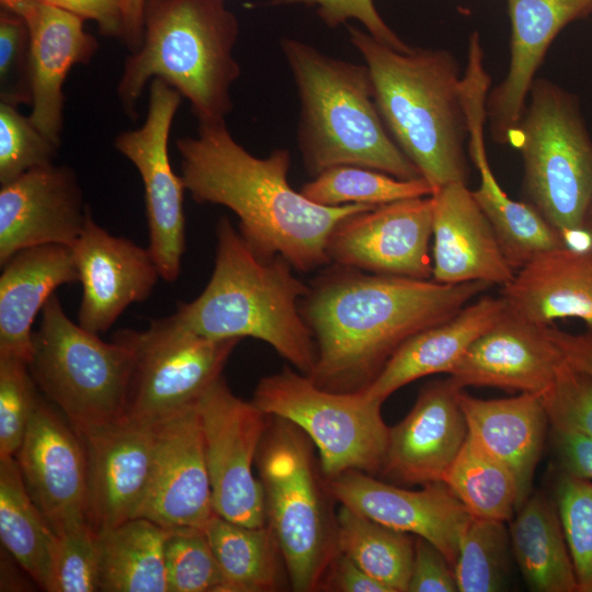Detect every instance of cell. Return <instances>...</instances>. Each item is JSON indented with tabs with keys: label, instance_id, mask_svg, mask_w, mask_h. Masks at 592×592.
Returning <instances> with one entry per match:
<instances>
[{
	"label": "cell",
	"instance_id": "6da1fadb",
	"mask_svg": "<svg viewBox=\"0 0 592 592\" xmlns=\"http://www.w3.org/2000/svg\"><path fill=\"white\" fill-rule=\"evenodd\" d=\"M491 286L481 281L442 284L333 264L300 301L317 351L309 377L327 390H362L403 342L449 319Z\"/></svg>",
	"mask_w": 592,
	"mask_h": 592
},
{
	"label": "cell",
	"instance_id": "7a4b0ae2",
	"mask_svg": "<svg viewBox=\"0 0 592 592\" xmlns=\"http://www.w3.org/2000/svg\"><path fill=\"white\" fill-rule=\"evenodd\" d=\"M175 148L193 201L229 208L255 253L282 255L300 272L330 263L327 244L338 223L374 207L309 201L288 182L289 150L277 148L258 158L231 136L226 122L198 125L196 136L178 138Z\"/></svg>",
	"mask_w": 592,
	"mask_h": 592
},
{
	"label": "cell",
	"instance_id": "3957f363",
	"mask_svg": "<svg viewBox=\"0 0 592 592\" xmlns=\"http://www.w3.org/2000/svg\"><path fill=\"white\" fill-rule=\"evenodd\" d=\"M349 37L367 66L375 101L391 137L433 192L468 181L463 76L444 48L394 49L349 25Z\"/></svg>",
	"mask_w": 592,
	"mask_h": 592
},
{
	"label": "cell",
	"instance_id": "277c9868",
	"mask_svg": "<svg viewBox=\"0 0 592 592\" xmlns=\"http://www.w3.org/2000/svg\"><path fill=\"white\" fill-rule=\"evenodd\" d=\"M239 32L226 0H146L141 45L117 83L124 112L138 118L145 88L157 78L189 101L198 125L226 122L230 88L241 76L234 54Z\"/></svg>",
	"mask_w": 592,
	"mask_h": 592
},
{
	"label": "cell",
	"instance_id": "5b68a950",
	"mask_svg": "<svg viewBox=\"0 0 592 592\" xmlns=\"http://www.w3.org/2000/svg\"><path fill=\"white\" fill-rule=\"evenodd\" d=\"M293 270L282 255L255 253L223 216L216 225L212 276L204 291L192 301L180 304L173 315L203 337L261 340L309 376L317 351L300 312L309 286Z\"/></svg>",
	"mask_w": 592,
	"mask_h": 592
},
{
	"label": "cell",
	"instance_id": "8992f818",
	"mask_svg": "<svg viewBox=\"0 0 592 592\" xmlns=\"http://www.w3.org/2000/svg\"><path fill=\"white\" fill-rule=\"evenodd\" d=\"M280 47L299 99L296 138L310 174L358 166L400 180L422 178L388 132L365 64L332 57L292 37L282 38Z\"/></svg>",
	"mask_w": 592,
	"mask_h": 592
},
{
	"label": "cell",
	"instance_id": "52a82bcc",
	"mask_svg": "<svg viewBox=\"0 0 592 592\" xmlns=\"http://www.w3.org/2000/svg\"><path fill=\"white\" fill-rule=\"evenodd\" d=\"M312 442L293 423L270 415L255 467L266 524L280 546L294 591H319L335 556L337 514L314 456Z\"/></svg>",
	"mask_w": 592,
	"mask_h": 592
},
{
	"label": "cell",
	"instance_id": "ba28073f",
	"mask_svg": "<svg viewBox=\"0 0 592 592\" xmlns=\"http://www.w3.org/2000/svg\"><path fill=\"white\" fill-rule=\"evenodd\" d=\"M509 145L523 160V192L532 205L573 246L584 230L592 202V138L578 96L535 79Z\"/></svg>",
	"mask_w": 592,
	"mask_h": 592
},
{
	"label": "cell",
	"instance_id": "9c48e42d",
	"mask_svg": "<svg viewBox=\"0 0 592 592\" xmlns=\"http://www.w3.org/2000/svg\"><path fill=\"white\" fill-rule=\"evenodd\" d=\"M133 351L105 342L65 312L54 294L33 331L29 368L37 387L80 436L124 418Z\"/></svg>",
	"mask_w": 592,
	"mask_h": 592
},
{
	"label": "cell",
	"instance_id": "30bf717a",
	"mask_svg": "<svg viewBox=\"0 0 592 592\" xmlns=\"http://www.w3.org/2000/svg\"><path fill=\"white\" fill-rule=\"evenodd\" d=\"M252 402L300 429L316 446L325 480L349 470L382 473L388 444L382 405L361 391L337 392L284 367L258 383Z\"/></svg>",
	"mask_w": 592,
	"mask_h": 592
},
{
	"label": "cell",
	"instance_id": "8fae6325",
	"mask_svg": "<svg viewBox=\"0 0 592 592\" xmlns=\"http://www.w3.org/2000/svg\"><path fill=\"white\" fill-rule=\"evenodd\" d=\"M114 335L133 351L124 418L148 424L195 405L223 376L241 340L200 335L173 314L152 320L145 330L122 329Z\"/></svg>",
	"mask_w": 592,
	"mask_h": 592
},
{
	"label": "cell",
	"instance_id": "7c38bea8",
	"mask_svg": "<svg viewBox=\"0 0 592 592\" xmlns=\"http://www.w3.org/2000/svg\"><path fill=\"white\" fill-rule=\"evenodd\" d=\"M196 408L215 513L240 525H265L264 492L253 466L270 415L234 395L223 376Z\"/></svg>",
	"mask_w": 592,
	"mask_h": 592
},
{
	"label": "cell",
	"instance_id": "4fadbf2b",
	"mask_svg": "<svg viewBox=\"0 0 592 592\" xmlns=\"http://www.w3.org/2000/svg\"><path fill=\"white\" fill-rule=\"evenodd\" d=\"M183 96L161 79L149 83L145 122L135 129L119 133L115 149L138 171L145 197L149 250L161 278L172 283L182 270L185 251V185L169 159L168 144L174 116Z\"/></svg>",
	"mask_w": 592,
	"mask_h": 592
},
{
	"label": "cell",
	"instance_id": "5bb4252c",
	"mask_svg": "<svg viewBox=\"0 0 592 592\" xmlns=\"http://www.w3.org/2000/svg\"><path fill=\"white\" fill-rule=\"evenodd\" d=\"M432 196L395 201L342 219L327 254L333 264L363 272L431 280Z\"/></svg>",
	"mask_w": 592,
	"mask_h": 592
},
{
	"label": "cell",
	"instance_id": "9a60e30c",
	"mask_svg": "<svg viewBox=\"0 0 592 592\" xmlns=\"http://www.w3.org/2000/svg\"><path fill=\"white\" fill-rule=\"evenodd\" d=\"M31 498L54 533L89 523V470L84 442L53 406L39 398L14 455Z\"/></svg>",
	"mask_w": 592,
	"mask_h": 592
},
{
	"label": "cell",
	"instance_id": "2e32d148",
	"mask_svg": "<svg viewBox=\"0 0 592 592\" xmlns=\"http://www.w3.org/2000/svg\"><path fill=\"white\" fill-rule=\"evenodd\" d=\"M91 214L77 174L69 166L53 162L2 184L0 265L27 248H71Z\"/></svg>",
	"mask_w": 592,
	"mask_h": 592
},
{
	"label": "cell",
	"instance_id": "e0dca14e",
	"mask_svg": "<svg viewBox=\"0 0 592 592\" xmlns=\"http://www.w3.org/2000/svg\"><path fill=\"white\" fill-rule=\"evenodd\" d=\"M71 250L82 286L78 323L99 335L145 301L161 277L149 248L110 234L92 214Z\"/></svg>",
	"mask_w": 592,
	"mask_h": 592
},
{
	"label": "cell",
	"instance_id": "ac0fdd59",
	"mask_svg": "<svg viewBox=\"0 0 592 592\" xmlns=\"http://www.w3.org/2000/svg\"><path fill=\"white\" fill-rule=\"evenodd\" d=\"M340 504L391 528L422 537L439 548L454 568L463 535L473 516L443 483L407 490L373 475L349 470L326 480Z\"/></svg>",
	"mask_w": 592,
	"mask_h": 592
},
{
	"label": "cell",
	"instance_id": "d6986e66",
	"mask_svg": "<svg viewBox=\"0 0 592 592\" xmlns=\"http://www.w3.org/2000/svg\"><path fill=\"white\" fill-rule=\"evenodd\" d=\"M157 424L122 418L83 436L89 523L96 531L139 517L155 463Z\"/></svg>",
	"mask_w": 592,
	"mask_h": 592
},
{
	"label": "cell",
	"instance_id": "ffe728a7",
	"mask_svg": "<svg viewBox=\"0 0 592 592\" xmlns=\"http://www.w3.org/2000/svg\"><path fill=\"white\" fill-rule=\"evenodd\" d=\"M196 403L157 425L149 491L139 517L164 528H204L215 515Z\"/></svg>",
	"mask_w": 592,
	"mask_h": 592
},
{
	"label": "cell",
	"instance_id": "44dd1931",
	"mask_svg": "<svg viewBox=\"0 0 592 592\" xmlns=\"http://www.w3.org/2000/svg\"><path fill=\"white\" fill-rule=\"evenodd\" d=\"M463 389L448 376L420 390L409 413L389 428L382 474L409 485L443 482L468 434Z\"/></svg>",
	"mask_w": 592,
	"mask_h": 592
},
{
	"label": "cell",
	"instance_id": "7402d4cb",
	"mask_svg": "<svg viewBox=\"0 0 592 592\" xmlns=\"http://www.w3.org/2000/svg\"><path fill=\"white\" fill-rule=\"evenodd\" d=\"M490 81L485 67L478 64L467 67L463 76L468 153L480 174V184L471 192L490 221L504 257L516 272L538 254L567 243L532 205L509 197L490 168L483 137Z\"/></svg>",
	"mask_w": 592,
	"mask_h": 592
},
{
	"label": "cell",
	"instance_id": "603a6c76",
	"mask_svg": "<svg viewBox=\"0 0 592 592\" xmlns=\"http://www.w3.org/2000/svg\"><path fill=\"white\" fill-rule=\"evenodd\" d=\"M566 362L548 326L506 307L503 316L467 349L448 374L460 387H496L543 394Z\"/></svg>",
	"mask_w": 592,
	"mask_h": 592
},
{
	"label": "cell",
	"instance_id": "cb8c5ba5",
	"mask_svg": "<svg viewBox=\"0 0 592 592\" xmlns=\"http://www.w3.org/2000/svg\"><path fill=\"white\" fill-rule=\"evenodd\" d=\"M511 20L509 69L489 90L486 119L492 139L509 145L520 124L535 76L555 37L592 12V0H506Z\"/></svg>",
	"mask_w": 592,
	"mask_h": 592
},
{
	"label": "cell",
	"instance_id": "d4e9b609",
	"mask_svg": "<svg viewBox=\"0 0 592 592\" xmlns=\"http://www.w3.org/2000/svg\"><path fill=\"white\" fill-rule=\"evenodd\" d=\"M431 196L432 280L451 285L475 281L501 287L508 284L515 271L467 183L446 184Z\"/></svg>",
	"mask_w": 592,
	"mask_h": 592
},
{
	"label": "cell",
	"instance_id": "484cf974",
	"mask_svg": "<svg viewBox=\"0 0 592 592\" xmlns=\"http://www.w3.org/2000/svg\"><path fill=\"white\" fill-rule=\"evenodd\" d=\"M23 18L31 33L32 102L29 116L59 146L65 103L62 86L73 66L91 61L99 44L84 30L82 18L54 4L35 7Z\"/></svg>",
	"mask_w": 592,
	"mask_h": 592
},
{
	"label": "cell",
	"instance_id": "4316f807",
	"mask_svg": "<svg viewBox=\"0 0 592 592\" xmlns=\"http://www.w3.org/2000/svg\"><path fill=\"white\" fill-rule=\"evenodd\" d=\"M513 314L537 325L577 318L592 331V239L535 257L501 287Z\"/></svg>",
	"mask_w": 592,
	"mask_h": 592
},
{
	"label": "cell",
	"instance_id": "83f0119b",
	"mask_svg": "<svg viewBox=\"0 0 592 592\" xmlns=\"http://www.w3.org/2000/svg\"><path fill=\"white\" fill-rule=\"evenodd\" d=\"M504 299L482 295L449 319L409 338L387 361L374 380L361 391L367 399L383 402L399 388L421 377L446 373L473 342L505 312Z\"/></svg>",
	"mask_w": 592,
	"mask_h": 592
},
{
	"label": "cell",
	"instance_id": "f1b7e54d",
	"mask_svg": "<svg viewBox=\"0 0 592 592\" xmlns=\"http://www.w3.org/2000/svg\"><path fill=\"white\" fill-rule=\"evenodd\" d=\"M79 282L70 247L27 248L1 265L0 355L29 364L33 353L32 325L55 291Z\"/></svg>",
	"mask_w": 592,
	"mask_h": 592
},
{
	"label": "cell",
	"instance_id": "f546056e",
	"mask_svg": "<svg viewBox=\"0 0 592 592\" xmlns=\"http://www.w3.org/2000/svg\"><path fill=\"white\" fill-rule=\"evenodd\" d=\"M459 402L468 435L514 475L520 508L531 496L549 424L540 395L479 399L463 389Z\"/></svg>",
	"mask_w": 592,
	"mask_h": 592
},
{
	"label": "cell",
	"instance_id": "4dcf8cb0",
	"mask_svg": "<svg viewBox=\"0 0 592 592\" xmlns=\"http://www.w3.org/2000/svg\"><path fill=\"white\" fill-rule=\"evenodd\" d=\"M510 543L532 590L580 592L555 502L530 496L511 523Z\"/></svg>",
	"mask_w": 592,
	"mask_h": 592
},
{
	"label": "cell",
	"instance_id": "1f68e13d",
	"mask_svg": "<svg viewBox=\"0 0 592 592\" xmlns=\"http://www.w3.org/2000/svg\"><path fill=\"white\" fill-rule=\"evenodd\" d=\"M169 528L135 517L99 532L100 591L168 592L164 544Z\"/></svg>",
	"mask_w": 592,
	"mask_h": 592
},
{
	"label": "cell",
	"instance_id": "d6a6232c",
	"mask_svg": "<svg viewBox=\"0 0 592 592\" xmlns=\"http://www.w3.org/2000/svg\"><path fill=\"white\" fill-rule=\"evenodd\" d=\"M205 532L220 569V592H273L288 581L280 546L267 524L251 527L215 514Z\"/></svg>",
	"mask_w": 592,
	"mask_h": 592
},
{
	"label": "cell",
	"instance_id": "836d02e7",
	"mask_svg": "<svg viewBox=\"0 0 592 592\" xmlns=\"http://www.w3.org/2000/svg\"><path fill=\"white\" fill-rule=\"evenodd\" d=\"M0 539L34 583L46 591L56 534L27 492L14 457L0 458Z\"/></svg>",
	"mask_w": 592,
	"mask_h": 592
},
{
	"label": "cell",
	"instance_id": "e575fe53",
	"mask_svg": "<svg viewBox=\"0 0 592 592\" xmlns=\"http://www.w3.org/2000/svg\"><path fill=\"white\" fill-rule=\"evenodd\" d=\"M414 538L340 504L337 513L338 551L390 592H408Z\"/></svg>",
	"mask_w": 592,
	"mask_h": 592
},
{
	"label": "cell",
	"instance_id": "d590c367",
	"mask_svg": "<svg viewBox=\"0 0 592 592\" xmlns=\"http://www.w3.org/2000/svg\"><path fill=\"white\" fill-rule=\"evenodd\" d=\"M443 483L473 517L506 522L519 509L512 471L468 434Z\"/></svg>",
	"mask_w": 592,
	"mask_h": 592
},
{
	"label": "cell",
	"instance_id": "8d00e7d4",
	"mask_svg": "<svg viewBox=\"0 0 592 592\" xmlns=\"http://www.w3.org/2000/svg\"><path fill=\"white\" fill-rule=\"evenodd\" d=\"M299 191L309 201L323 206L362 204L374 207L433 193L432 186L423 178L400 180L358 166L329 168L315 175Z\"/></svg>",
	"mask_w": 592,
	"mask_h": 592
},
{
	"label": "cell",
	"instance_id": "74e56055",
	"mask_svg": "<svg viewBox=\"0 0 592 592\" xmlns=\"http://www.w3.org/2000/svg\"><path fill=\"white\" fill-rule=\"evenodd\" d=\"M509 543L504 522L473 517L454 565L458 591H500L508 569Z\"/></svg>",
	"mask_w": 592,
	"mask_h": 592
},
{
	"label": "cell",
	"instance_id": "f35d334b",
	"mask_svg": "<svg viewBox=\"0 0 592 592\" xmlns=\"http://www.w3.org/2000/svg\"><path fill=\"white\" fill-rule=\"evenodd\" d=\"M164 565L168 592H220V569L204 528H169Z\"/></svg>",
	"mask_w": 592,
	"mask_h": 592
},
{
	"label": "cell",
	"instance_id": "ab89813d",
	"mask_svg": "<svg viewBox=\"0 0 592 592\" xmlns=\"http://www.w3.org/2000/svg\"><path fill=\"white\" fill-rule=\"evenodd\" d=\"M555 504L572 559L580 592L592 584V482L561 473Z\"/></svg>",
	"mask_w": 592,
	"mask_h": 592
},
{
	"label": "cell",
	"instance_id": "60d3db41",
	"mask_svg": "<svg viewBox=\"0 0 592 592\" xmlns=\"http://www.w3.org/2000/svg\"><path fill=\"white\" fill-rule=\"evenodd\" d=\"M48 592L100 591L99 532L88 522L56 533Z\"/></svg>",
	"mask_w": 592,
	"mask_h": 592
},
{
	"label": "cell",
	"instance_id": "b9f144b4",
	"mask_svg": "<svg viewBox=\"0 0 592 592\" xmlns=\"http://www.w3.org/2000/svg\"><path fill=\"white\" fill-rule=\"evenodd\" d=\"M58 147L18 106L0 102V185L53 163Z\"/></svg>",
	"mask_w": 592,
	"mask_h": 592
},
{
	"label": "cell",
	"instance_id": "7bdbcfd3",
	"mask_svg": "<svg viewBox=\"0 0 592 592\" xmlns=\"http://www.w3.org/2000/svg\"><path fill=\"white\" fill-rule=\"evenodd\" d=\"M26 362L0 355V458L14 457L39 400Z\"/></svg>",
	"mask_w": 592,
	"mask_h": 592
},
{
	"label": "cell",
	"instance_id": "ee69618b",
	"mask_svg": "<svg viewBox=\"0 0 592 592\" xmlns=\"http://www.w3.org/2000/svg\"><path fill=\"white\" fill-rule=\"evenodd\" d=\"M0 102H32L30 29L22 15L5 9L0 12Z\"/></svg>",
	"mask_w": 592,
	"mask_h": 592
},
{
	"label": "cell",
	"instance_id": "f6af8a7d",
	"mask_svg": "<svg viewBox=\"0 0 592 592\" xmlns=\"http://www.w3.org/2000/svg\"><path fill=\"white\" fill-rule=\"evenodd\" d=\"M553 430L570 431L592 440V377L567 362L540 394Z\"/></svg>",
	"mask_w": 592,
	"mask_h": 592
},
{
	"label": "cell",
	"instance_id": "bcb514c9",
	"mask_svg": "<svg viewBox=\"0 0 592 592\" xmlns=\"http://www.w3.org/2000/svg\"><path fill=\"white\" fill-rule=\"evenodd\" d=\"M271 3L304 4L314 8L319 19L330 29L355 20L367 33L385 45L405 53L411 49V46L388 26L376 9L374 0H273Z\"/></svg>",
	"mask_w": 592,
	"mask_h": 592
},
{
	"label": "cell",
	"instance_id": "7dc6e473",
	"mask_svg": "<svg viewBox=\"0 0 592 592\" xmlns=\"http://www.w3.org/2000/svg\"><path fill=\"white\" fill-rule=\"evenodd\" d=\"M414 537L408 592L458 591L454 568L442 551L426 539Z\"/></svg>",
	"mask_w": 592,
	"mask_h": 592
},
{
	"label": "cell",
	"instance_id": "c3c4849f",
	"mask_svg": "<svg viewBox=\"0 0 592 592\" xmlns=\"http://www.w3.org/2000/svg\"><path fill=\"white\" fill-rule=\"evenodd\" d=\"M50 4L96 23L100 33L107 37L123 38V0H49Z\"/></svg>",
	"mask_w": 592,
	"mask_h": 592
},
{
	"label": "cell",
	"instance_id": "681fc988",
	"mask_svg": "<svg viewBox=\"0 0 592 592\" xmlns=\"http://www.w3.org/2000/svg\"><path fill=\"white\" fill-rule=\"evenodd\" d=\"M320 590L335 592H390L344 554L337 551L322 578Z\"/></svg>",
	"mask_w": 592,
	"mask_h": 592
},
{
	"label": "cell",
	"instance_id": "f907efd6",
	"mask_svg": "<svg viewBox=\"0 0 592 592\" xmlns=\"http://www.w3.org/2000/svg\"><path fill=\"white\" fill-rule=\"evenodd\" d=\"M561 473L592 479V440L570 431L553 430Z\"/></svg>",
	"mask_w": 592,
	"mask_h": 592
},
{
	"label": "cell",
	"instance_id": "816d5d0a",
	"mask_svg": "<svg viewBox=\"0 0 592 592\" xmlns=\"http://www.w3.org/2000/svg\"><path fill=\"white\" fill-rule=\"evenodd\" d=\"M548 333L566 362L592 377V331L573 334L548 325Z\"/></svg>",
	"mask_w": 592,
	"mask_h": 592
},
{
	"label": "cell",
	"instance_id": "f5cc1de1",
	"mask_svg": "<svg viewBox=\"0 0 592 592\" xmlns=\"http://www.w3.org/2000/svg\"><path fill=\"white\" fill-rule=\"evenodd\" d=\"M146 0H123L124 34L122 41L130 52L143 42L144 10Z\"/></svg>",
	"mask_w": 592,
	"mask_h": 592
},
{
	"label": "cell",
	"instance_id": "db71d44e",
	"mask_svg": "<svg viewBox=\"0 0 592 592\" xmlns=\"http://www.w3.org/2000/svg\"><path fill=\"white\" fill-rule=\"evenodd\" d=\"M18 561L4 549L1 554V591L23 590L25 587L19 571L14 568Z\"/></svg>",
	"mask_w": 592,
	"mask_h": 592
},
{
	"label": "cell",
	"instance_id": "11a10c76",
	"mask_svg": "<svg viewBox=\"0 0 592 592\" xmlns=\"http://www.w3.org/2000/svg\"><path fill=\"white\" fill-rule=\"evenodd\" d=\"M1 9L24 15L31 9L49 3V0H0Z\"/></svg>",
	"mask_w": 592,
	"mask_h": 592
},
{
	"label": "cell",
	"instance_id": "9f6ffc18",
	"mask_svg": "<svg viewBox=\"0 0 592 592\" xmlns=\"http://www.w3.org/2000/svg\"><path fill=\"white\" fill-rule=\"evenodd\" d=\"M584 230L588 234V236L592 239V202L587 214Z\"/></svg>",
	"mask_w": 592,
	"mask_h": 592
},
{
	"label": "cell",
	"instance_id": "6f0895ef",
	"mask_svg": "<svg viewBox=\"0 0 592 592\" xmlns=\"http://www.w3.org/2000/svg\"><path fill=\"white\" fill-rule=\"evenodd\" d=\"M589 592H592V584H591V587H590V590H589Z\"/></svg>",
	"mask_w": 592,
	"mask_h": 592
}]
</instances>
